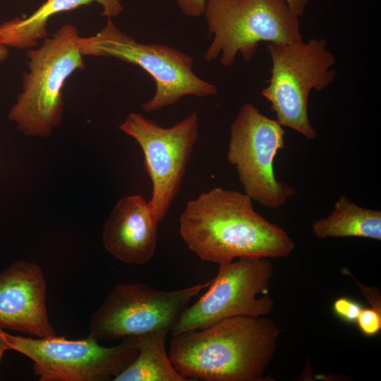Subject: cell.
<instances>
[{"label":"cell","mask_w":381,"mask_h":381,"mask_svg":"<svg viewBox=\"0 0 381 381\" xmlns=\"http://www.w3.org/2000/svg\"><path fill=\"white\" fill-rule=\"evenodd\" d=\"M252 202L244 193L214 187L186 203L179 234L200 260L219 265L246 257L290 255L292 238L258 214Z\"/></svg>","instance_id":"1"},{"label":"cell","mask_w":381,"mask_h":381,"mask_svg":"<svg viewBox=\"0 0 381 381\" xmlns=\"http://www.w3.org/2000/svg\"><path fill=\"white\" fill-rule=\"evenodd\" d=\"M281 329L265 316H236L172 337L169 358L188 381H260Z\"/></svg>","instance_id":"2"},{"label":"cell","mask_w":381,"mask_h":381,"mask_svg":"<svg viewBox=\"0 0 381 381\" xmlns=\"http://www.w3.org/2000/svg\"><path fill=\"white\" fill-rule=\"evenodd\" d=\"M79 38L76 27L64 25L40 47L28 52L29 71L8 114L25 134L48 136L61 123L62 88L75 71L85 68Z\"/></svg>","instance_id":"3"},{"label":"cell","mask_w":381,"mask_h":381,"mask_svg":"<svg viewBox=\"0 0 381 381\" xmlns=\"http://www.w3.org/2000/svg\"><path fill=\"white\" fill-rule=\"evenodd\" d=\"M203 15L212 36L203 58L210 61L221 55L224 66H232L238 53L249 61L262 42L303 40L299 18L285 0H206Z\"/></svg>","instance_id":"4"},{"label":"cell","mask_w":381,"mask_h":381,"mask_svg":"<svg viewBox=\"0 0 381 381\" xmlns=\"http://www.w3.org/2000/svg\"><path fill=\"white\" fill-rule=\"evenodd\" d=\"M325 39L308 42L268 43L271 75L261 95L270 103L277 121L308 140L317 132L311 126L308 99L312 90L320 91L334 80V55Z\"/></svg>","instance_id":"5"},{"label":"cell","mask_w":381,"mask_h":381,"mask_svg":"<svg viewBox=\"0 0 381 381\" xmlns=\"http://www.w3.org/2000/svg\"><path fill=\"white\" fill-rule=\"evenodd\" d=\"M83 56L114 57L138 66L154 79L153 97L142 105L151 112L172 105L183 97L217 94V87L198 77L190 56L165 44H143L119 30L111 18L95 35L79 38Z\"/></svg>","instance_id":"6"},{"label":"cell","mask_w":381,"mask_h":381,"mask_svg":"<svg viewBox=\"0 0 381 381\" xmlns=\"http://www.w3.org/2000/svg\"><path fill=\"white\" fill-rule=\"evenodd\" d=\"M8 350L18 351L33 361L40 381H107L121 373L137 356L135 337L123 338L114 346H104L88 335L69 339L13 335L0 328Z\"/></svg>","instance_id":"7"},{"label":"cell","mask_w":381,"mask_h":381,"mask_svg":"<svg viewBox=\"0 0 381 381\" xmlns=\"http://www.w3.org/2000/svg\"><path fill=\"white\" fill-rule=\"evenodd\" d=\"M210 281L174 291L141 282L116 284L91 315L89 336L110 341L151 332H171L190 300Z\"/></svg>","instance_id":"8"},{"label":"cell","mask_w":381,"mask_h":381,"mask_svg":"<svg viewBox=\"0 0 381 381\" xmlns=\"http://www.w3.org/2000/svg\"><path fill=\"white\" fill-rule=\"evenodd\" d=\"M284 127L253 104L239 109L230 126L227 159L235 167L244 193L270 209L282 207L296 189L277 179L274 160L284 147Z\"/></svg>","instance_id":"9"},{"label":"cell","mask_w":381,"mask_h":381,"mask_svg":"<svg viewBox=\"0 0 381 381\" xmlns=\"http://www.w3.org/2000/svg\"><path fill=\"white\" fill-rule=\"evenodd\" d=\"M272 275L273 265L267 258H241L219 265L207 291L183 310L170 332L171 337L232 317L268 315L273 301L267 295H259L267 291Z\"/></svg>","instance_id":"10"},{"label":"cell","mask_w":381,"mask_h":381,"mask_svg":"<svg viewBox=\"0 0 381 381\" xmlns=\"http://www.w3.org/2000/svg\"><path fill=\"white\" fill-rule=\"evenodd\" d=\"M119 129L133 138L144 155L145 169L152 185L148 202L159 223L177 196L198 138V116L193 111L169 128L139 113H130Z\"/></svg>","instance_id":"11"},{"label":"cell","mask_w":381,"mask_h":381,"mask_svg":"<svg viewBox=\"0 0 381 381\" xmlns=\"http://www.w3.org/2000/svg\"><path fill=\"white\" fill-rule=\"evenodd\" d=\"M47 282L37 263L18 260L0 273V328L56 336L46 306Z\"/></svg>","instance_id":"12"},{"label":"cell","mask_w":381,"mask_h":381,"mask_svg":"<svg viewBox=\"0 0 381 381\" xmlns=\"http://www.w3.org/2000/svg\"><path fill=\"white\" fill-rule=\"evenodd\" d=\"M157 224L142 195L123 198L104 222L103 246L109 253L126 264L143 265L155 253Z\"/></svg>","instance_id":"13"},{"label":"cell","mask_w":381,"mask_h":381,"mask_svg":"<svg viewBox=\"0 0 381 381\" xmlns=\"http://www.w3.org/2000/svg\"><path fill=\"white\" fill-rule=\"evenodd\" d=\"M92 2L102 6V16L108 18L118 16L123 10L120 0H46L30 16L1 24L0 42L7 47L32 48L47 36V25L52 16Z\"/></svg>","instance_id":"14"},{"label":"cell","mask_w":381,"mask_h":381,"mask_svg":"<svg viewBox=\"0 0 381 381\" xmlns=\"http://www.w3.org/2000/svg\"><path fill=\"white\" fill-rule=\"evenodd\" d=\"M312 231L320 238L361 237L380 241L381 212L358 206L341 195L328 217L313 223Z\"/></svg>","instance_id":"15"},{"label":"cell","mask_w":381,"mask_h":381,"mask_svg":"<svg viewBox=\"0 0 381 381\" xmlns=\"http://www.w3.org/2000/svg\"><path fill=\"white\" fill-rule=\"evenodd\" d=\"M167 330L135 337L138 354L112 381H188L173 365L166 350Z\"/></svg>","instance_id":"16"},{"label":"cell","mask_w":381,"mask_h":381,"mask_svg":"<svg viewBox=\"0 0 381 381\" xmlns=\"http://www.w3.org/2000/svg\"><path fill=\"white\" fill-rule=\"evenodd\" d=\"M356 322L362 334L368 337L375 336L381 329V311L374 308H362Z\"/></svg>","instance_id":"17"},{"label":"cell","mask_w":381,"mask_h":381,"mask_svg":"<svg viewBox=\"0 0 381 381\" xmlns=\"http://www.w3.org/2000/svg\"><path fill=\"white\" fill-rule=\"evenodd\" d=\"M362 308L358 302L346 297L338 298L332 305L334 313L349 323L356 322Z\"/></svg>","instance_id":"18"},{"label":"cell","mask_w":381,"mask_h":381,"mask_svg":"<svg viewBox=\"0 0 381 381\" xmlns=\"http://www.w3.org/2000/svg\"><path fill=\"white\" fill-rule=\"evenodd\" d=\"M183 13L197 18L203 15L206 0H175Z\"/></svg>","instance_id":"19"},{"label":"cell","mask_w":381,"mask_h":381,"mask_svg":"<svg viewBox=\"0 0 381 381\" xmlns=\"http://www.w3.org/2000/svg\"><path fill=\"white\" fill-rule=\"evenodd\" d=\"M311 0H285L290 10L298 18L301 17Z\"/></svg>","instance_id":"20"},{"label":"cell","mask_w":381,"mask_h":381,"mask_svg":"<svg viewBox=\"0 0 381 381\" xmlns=\"http://www.w3.org/2000/svg\"><path fill=\"white\" fill-rule=\"evenodd\" d=\"M8 55L7 47L0 42V64L7 58Z\"/></svg>","instance_id":"21"},{"label":"cell","mask_w":381,"mask_h":381,"mask_svg":"<svg viewBox=\"0 0 381 381\" xmlns=\"http://www.w3.org/2000/svg\"><path fill=\"white\" fill-rule=\"evenodd\" d=\"M8 350L4 342L0 337V362L5 351Z\"/></svg>","instance_id":"22"}]
</instances>
